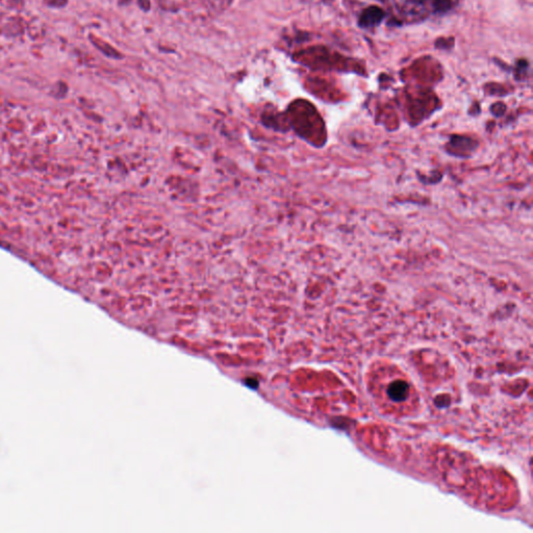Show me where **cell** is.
<instances>
[{
	"mask_svg": "<svg viewBox=\"0 0 533 533\" xmlns=\"http://www.w3.org/2000/svg\"><path fill=\"white\" fill-rule=\"evenodd\" d=\"M384 17V12L378 6H370L365 9L360 18L359 24L362 27H371L379 24Z\"/></svg>",
	"mask_w": 533,
	"mask_h": 533,
	"instance_id": "6da1fadb",
	"label": "cell"
},
{
	"mask_svg": "<svg viewBox=\"0 0 533 533\" xmlns=\"http://www.w3.org/2000/svg\"><path fill=\"white\" fill-rule=\"evenodd\" d=\"M451 5H452V0H436L435 4H433V6H435V11L438 13H444V12H447L448 10H450Z\"/></svg>",
	"mask_w": 533,
	"mask_h": 533,
	"instance_id": "7a4b0ae2",
	"label": "cell"
}]
</instances>
